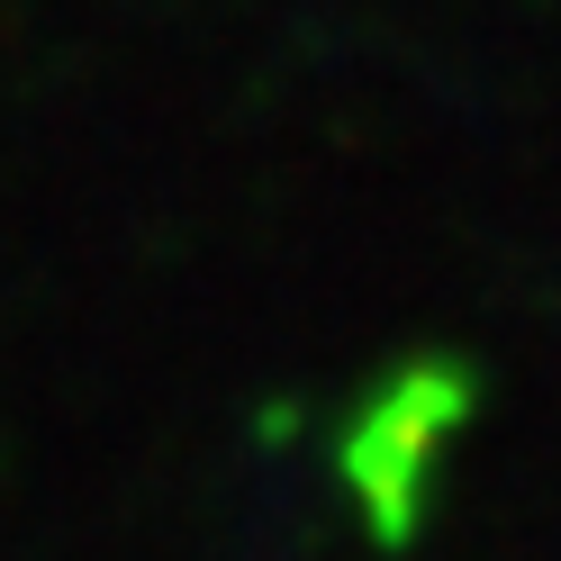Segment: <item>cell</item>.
<instances>
[{
	"mask_svg": "<svg viewBox=\"0 0 561 561\" xmlns=\"http://www.w3.org/2000/svg\"><path fill=\"white\" fill-rule=\"evenodd\" d=\"M480 408H489V371L453 344H416V354H390L327 416L318 453H327L335 507L380 561H408L435 535L444 480L462 462Z\"/></svg>",
	"mask_w": 561,
	"mask_h": 561,
	"instance_id": "cell-1",
	"label": "cell"
}]
</instances>
